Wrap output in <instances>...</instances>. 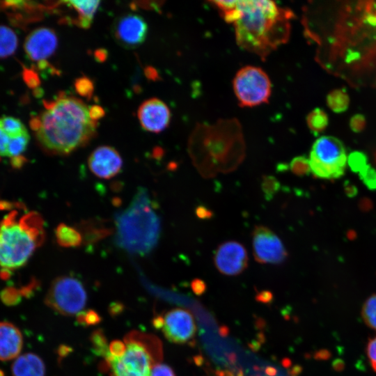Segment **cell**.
<instances>
[{
    "mask_svg": "<svg viewBox=\"0 0 376 376\" xmlns=\"http://www.w3.org/2000/svg\"><path fill=\"white\" fill-rule=\"evenodd\" d=\"M225 21L235 27L237 43L265 59L289 38L293 13L274 1H214Z\"/></svg>",
    "mask_w": 376,
    "mask_h": 376,
    "instance_id": "obj_1",
    "label": "cell"
},
{
    "mask_svg": "<svg viewBox=\"0 0 376 376\" xmlns=\"http://www.w3.org/2000/svg\"><path fill=\"white\" fill-rule=\"evenodd\" d=\"M96 123L82 101L63 95L47 102L45 111L33 118L31 125L45 150L65 155L92 139L96 132Z\"/></svg>",
    "mask_w": 376,
    "mask_h": 376,
    "instance_id": "obj_2",
    "label": "cell"
},
{
    "mask_svg": "<svg viewBox=\"0 0 376 376\" xmlns=\"http://www.w3.org/2000/svg\"><path fill=\"white\" fill-rule=\"evenodd\" d=\"M44 240V222L38 212H10L0 222V269L22 267Z\"/></svg>",
    "mask_w": 376,
    "mask_h": 376,
    "instance_id": "obj_3",
    "label": "cell"
},
{
    "mask_svg": "<svg viewBox=\"0 0 376 376\" xmlns=\"http://www.w3.org/2000/svg\"><path fill=\"white\" fill-rule=\"evenodd\" d=\"M116 242L132 253L146 254L157 245L160 221L148 191H137L129 207L116 217Z\"/></svg>",
    "mask_w": 376,
    "mask_h": 376,
    "instance_id": "obj_4",
    "label": "cell"
},
{
    "mask_svg": "<svg viewBox=\"0 0 376 376\" xmlns=\"http://www.w3.org/2000/svg\"><path fill=\"white\" fill-rule=\"evenodd\" d=\"M308 159L311 171L315 177L323 179L341 177L347 162L344 145L331 136H322L314 142Z\"/></svg>",
    "mask_w": 376,
    "mask_h": 376,
    "instance_id": "obj_5",
    "label": "cell"
},
{
    "mask_svg": "<svg viewBox=\"0 0 376 376\" xmlns=\"http://www.w3.org/2000/svg\"><path fill=\"white\" fill-rule=\"evenodd\" d=\"M125 352L121 361L141 376H150L152 366L162 359L160 341L155 336L132 331L125 339Z\"/></svg>",
    "mask_w": 376,
    "mask_h": 376,
    "instance_id": "obj_6",
    "label": "cell"
},
{
    "mask_svg": "<svg viewBox=\"0 0 376 376\" xmlns=\"http://www.w3.org/2000/svg\"><path fill=\"white\" fill-rule=\"evenodd\" d=\"M87 301L86 289L77 278L61 276L53 281L45 298V304L59 314H79Z\"/></svg>",
    "mask_w": 376,
    "mask_h": 376,
    "instance_id": "obj_7",
    "label": "cell"
},
{
    "mask_svg": "<svg viewBox=\"0 0 376 376\" xmlns=\"http://www.w3.org/2000/svg\"><path fill=\"white\" fill-rule=\"evenodd\" d=\"M233 90L243 107H254L268 101L271 95V81L261 68L245 66L241 68L233 79Z\"/></svg>",
    "mask_w": 376,
    "mask_h": 376,
    "instance_id": "obj_8",
    "label": "cell"
},
{
    "mask_svg": "<svg viewBox=\"0 0 376 376\" xmlns=\"http://www.w3.org/2000/svg\"><path fill=\"white\" fill-rule=\"evenodd\" d=\"M153 326L160 329L165 338L176 344H187L194 340L196 324L193 315L187 310L175 308L162 315L154 318Z\"/></svg>",
    "mask_w": 376,
    "mask_h": 376,
    "instance_id": "obj_9",
    "label": "cell"
},
{
    "mask_svg": "<svg viewBox=\"0 0 376 376\" xmlns=\"http://www.w3.org/2000/svg\"><path fill=\"white\" fill-rule=\"evenodd\" d=\"M253 255L256 261L264 264H281L288 256L281 239L264 226L255 227L252 234Z\"/></svg>",
    "mask_w": 376,
    "mask_h": 376,
    "instance_id": "obj_10",
    "label": "cell"
},
{
    "mask_svg": "<svg viewBox=\"0 0 376 376\" xmlns=\"http://www.w3.org/2000/svg\"><path fill=\"white\" fill-rule=\"evenodd\" d=\"M112 33L114 39L121 46L135 48L146 40L148 25L145 19L136 14H125L119 17L113 23Z\"/></svg>",
    "mask_w": 376,
    "mask_h": 376,
    "instance_id": "obj_11",
    "label": "cell"
},
{
    "mask_svg": "<svg viewBox=\"0 0 376 376\" xmlns=\"http://www.w3.org/2000/svg\"><path fill=\"white\" fill-rule=\"evenodd\" d=\"M214 262L217 269L228 276L242 273L248 265L245 247L236 241H228L220 244L215 251Z\"/></svg>",
    "mask_w": 376,
    "mask_h": 376,
    "instance_id": "obj_12",
    "label": "cell"
},
{
    "mask_svg": "<svg viewBox=\"0 0 376 376\" xmlns=\"http://www.w3.org/2000/svg\"><path fill=\"white\" fill-rule=\"evenodd\" d=\"M58 45L56 33L49 28L40 27L26 38L24 47L27 56L33 61H44L55 52Z\"/></svg>",
    "mask_w": 376,
    "mask_h": 376,
    "instance_id": "obj_13",
    "label": "cell"
},
{
    "mask_svg": "<svg viewBox=\"0 0 376 376\" xmlns=\"http://www.w3.org/2000/svg\"><path fill=\"white\" fill-rule=\"evenodd\" d=\"M88 164L91 172L97 177L109 179L120 172L123 160L115 148L102 146L95 149L91 154Z\"/></svg>",
    "mask_w": 376,
    "mask_h": 376,
    "instance_id": "obj_14",
    "label": "cell"
},
{
    "mask_svg": "<svg viewBox=\"0 0 376 376\" xmlns=\"http://www.w3.org/2000/svg\"><path fill=\"white\" fill-rule=\"evenodd\" d=\"M138 118L141 127L146 131L158 133L169 124L171 112L168 106L157 98L142 103L138 110Z\"/></svg>",
    "mask_w": 376,
    "mask_h": 376,
    "instance_id": "obj_15",
    "label": "cell"
},
{
    "mask_svg": "<svg viewBox=\"0 0 376 376\" xmlns=\"http://www.w3.org/2000/svg\"><path fill=\"white\" fill-rule=\"evenodd\" d=\"M23 347V336L19 329L9 322H0V361L16 359Z\"/></svg>",
    "mask_w": 376,
    "mask_h": 376,
    "instance_id": "obj_16",
    "label": "cell"
},
{
    "mask_svg": "<svg viewBox=\"0 0 376 376\" xmlns=\"http://www.w3.org/2000/svg\"><path fill=\"white\" fill-rule=\"evenodd\" d=\"M13 376H45V365L42 359L32 352L19 355L11 366Z\"/></svg>",
    "mask_w": 376,
    "mask_h": 376,
    "instance_id": "obj_17",
    "label": "cell"
},
{
    "mask_svg": "<svg viewBox=\"0 0 376 376\" xmlns=\"http://www.w3.org/2000/svg\"><path fill=\"white\" fill-rule=\"evenodd\" d=\"M65 3L77 12L79 26L82 28L90 27L100 1H68Z\"/></svg>",
    "mask_w": 376,
    "mask_h": 376,
    "instance_id": "obj_18",
    "label": "cell"
},
{
    "mask_svg": "<svg viewBox=\"0 0 376 376\" xmlns=\"http://www.w3.org/2000/svg\"><path fill=\"white\" fill-rule=\"evenodd\" d=\"M55 236L58 244L66 248L79 246L82 235L75 228L65 224H60L56 228Z\"/></svg>",
    "mask_w": 376,
    "mask_h": 376,
    "instance_id": "obj_19",
    "label": "cell"
},
{
    "mask_svg": "<svg viewBox=\"0 0 376 376\" xmlns=\"http://www.w3.org/2000/svg\"><path fill=\"white\" fill-rule=\"evenodd\" d=\"M30 136L28 131L13 137H10L7 147V157L12 160L13 166H20L24 161L22 155L26 149Z\"/></svg>",
    "mask_w": 376,
    "mask_h": 376,
    "instance_id": "obj_20",
    "label": "cell"
},
{
    "mask_svg": "<svg viewBox=\"0 0 376 376\" xmlns=\"http://www.w3.org/2000/svg\"><path fill=\"white\" fill-rule=\"evenodd\" d=\"M18 45L15 31L4 25H0V58L8 57L14 54Z\"/></svg>",
    "mask_w": 376,
    "mask_h": 376,
    "instance_id": "obj_21",
    "label": "cell"
},
{
    "mask_svg": "<svg viewBox=\"0 0 376 376\" xmlns=\"http://www.w3.org/2000/svg\"><path fill=\"white\" fill-rule=\"evenodd\" d=\"M349 96L344 89H335L327 96L328 107L336 113L346 111L349 106Z\"/></svg>",
    "mask_w": 376,
    "mask_h": 376,
    "instance_id": "obj_22",
    "label": "cell"
},
{
    "mask_svg": "<svg viewBox=\"0 0 376 376\" xmlns=\"http://www.w3.org/2000/svg\"><path fill=\"white\" fill-rule=\"evenodd\" d=\"M102 368H104V370L110 372L112 376H141L128 368L120 358L114 357L111 354L104 359Z\"/></svg>",
    "mask_w": 376,
    "mask_h": 376,
    "instance_id": "obj_23",
    "label": "cell"
},
{
    "mask_svg": "<svg viewBox=\"0 0 376 376\" xmlns=\"http://www.w3.org/2000/svg\"><path fill=\"white\" fill-rule=\"evenodd\" d=\"M328 122L327 114L320 108L313 109L306 117L308 127L316 134L324 131L327 127Z\"/></svg>",
    "mask_w": 376,
    "mask_h": 376,
    "instance_id": "obj_24",
    "label": "cell"
},
{
    "mask_svg": "<svg viewBox=\"0 0 376 376\" xmlns=\"http://www.w3.org/2000/svg\"><path fill=\"white\" fill-rule=\"evenodd\" d=\"M0 127L9 137L19 135L27 131L25 125L19 119L8 116L0 118Z\"/></svg>",
    "mask_w": 376,
    "mask_h": 376,
    "instance_id": "obj_25",
    "label": "cell"
},
{
    "mask_svg": "<svg viewBox=\"0 0 376 376\" xmlns=\"http://www.w3.org/2000/svg\"><path fill=\"white\" fill-rule=\"evenodd\" d=\"M361 316L367 326L376 330V294L369 297L364 302Z\"/></svg>",
    "mask_w": 376,
    "mask_h": 376,
    "instance_id": "obj_26",
    "label": "cell"
},
{
    "mask_svg": "<svg viewBox=\"0 0 376 376\" xmlns=\"http://www.w3.org/2000/svg\"><path fill=\"white\" fill-rule=\"evenodd\" d=\"M94 352L99 356L106 359L109 354V345L102 330L95 331L91 337Z\"/></svg>",
    "mask_w": 376,
    "mask_h": 376,
    "instance_id": "obj_27",
    "label": "cell"
},
{
    "mask_svg": "<svg viewBox=\"0 0 376 376\" xmlns=\"http://www.w3.org/2000/svg\"><path fill=\"white\" fill-rule=\"evenodd\" d=\"M262 191L266 200H271L279 191L281 184L279 180L272 175H265L261 182Z\"/></svg>",
    "mask_w": 376,
    "mask_h": 376,
    "instance_id": "obj_28",
    "label": "cell"
},
{
    "mask_svg": "<svg viewBox=\"0 0 376 376\" xmlns=\"http://www.w3.org/2000/svg\"><path fill=\"white\" fill-rule=\"evenodd\" d=\"M289 168L290 171L297 176L306 175L311 172L309 159L305 156H297L293 158Z\"/></svg>",
    "mask_w": 376,
    "mask_h": 376,
    "instance_id": "obj_29",
    "label": "cell"
},
{
    "mask_svg": "<svg viewBox=\"0 0 376 376\" xmlns=\"http://www.w3.org/2000/svg\"><path fill=\"white\" fill-rule=\"evenodd\" d=\"M347 164L352 171L358 173L368 166L366 156L359 151L352 152L347 157Z\"/></svg>",
    "mask_w": 376,
    "mask_h": 376,
    "instance_id": "obj_30",
    "label": "cell"
},
{
    "mask_svg": "<svg viewBox=\"0 0 376 376\" xmlns=\"http://www.w3.org/2000/svg\"><path fill=\"white\" fill-rule=\"evenodd\" d=\"M360 178L370 189H376V169L369 165L359 173Z\"/></svg>",
    "mask_w": 376,
    "mask_h": 376,
    "instance_id": "obj_31",
    "label": "cell"
},
{
    "mask_svg": "<svg viewBox=\"0 0 376 376\" xmlns=\"http://www.w3.org/2000/svg\"><path fill=\"white\" fill-rule=\"evenodd\" d=\"M77 319L81 324L84 325H94L101 320L100 316L93 310L79 313Z\"/></svg>",
    "mask_w": 376,
    "mask_h": 376,
    "instance_id": "obj_32",
    "label": "cell"
},
{
    "mask_svg": "<svg viewBox=\"0 0 376 376\" xmlns=\"http://www.w3.org/2000/svg\"><path fill=\"white\" fill-rule=\"evenodd\" d=\"M150 376H175V375L170 366L159 362L152 366Z\"/></svg>",
    "mask_w": 376,
    "mask_h": 376,
    "instance_id": "obj_33",
    "label": "cell"
},
{
    "mask_svg": "<svg viewBox=\"0 0 376 376\" xmlns=\"http://www.w3.org/2000/svg\"><path fill=\"white\" fill-rule=\"evenodd\" d=\"M366 354L373 369L376 373V336L369 340L366 347Z\"/></svg>",
    "mask_w": 376,
    "mask_h": 376,
    "instance_id": "obj_34",
    "label": "cell"
},
{
    "mask_svg": "<svg viewBox=\"0 0 376 376\" xmlns=\"http://www.w3.org/2000/svg\"><path fill=\"white\" fill-rule=\"evenodd\" d=\"M350 127L354 132H361L366 127V118L361 114L354 115L350 120Z\"/></svg>",
    "mask_w": 376,
    "mask_h": 376,
    "instance_id": "obj_35",
    "label": "cell"
},
{
    "mask_svg": "<svg viewBox=\"0 0 376 376\" xmlns=\"http://www.w3.org/2000/svg\"><path fill=\"white\" fill-rule=\"evenodd\" d=\"M109 352L111 356L117 358H120L123 356L126 345L120 340H113L109 345Z\"/></svg>",
    "mask_w": 376,
    "mask_h": 376,
    "instance_id": "obj_36",
    "label": "cell"
},
{
    "mask_svg": "<svg viewBox=\"0 0 376 376\" xmlns=\"http://www.w3.org/2000/svg\"><path fill=\"white\" fill-rule=\"evenodd\" d=\"M9 136L0 127V157H7Z\"/></svg>",
    "mask_w": 376,
    "mask_h": 376,
    "instance_id": "obj_37",
    "label": "cell"
},
{
    "mask_svg": "<svg viewBox=\"0 0 376 376\" xmlns=\"http://www.w3.org/2000/svg\"><path fill=\"white\" fill-rule=\"evenodd\" d=\"M191 287L193 290L196 294H201L205 289V285L203 281L200 279H195L192 281Z\"/></svg>",
    "mask_w": 376,
    "mask_h": 376,
    "instance_id": "obj_38",
    "label": "cell"
},
{
    "mask_svg": "<svg viewBox=\"0 0 376 376\" xmlns=\"http://www.w3.org/2000/svg\"><path fill=\"white\" fill-rule=\"evenodd\" d=\"M196 213L198 217L201 219H209L212 215V212L203 206L198 207L196 208Z\"/></svg>",
    "mask_w": 376,
    "mask_h": 376,
    "instance_id": "obj_39",
    "label": "cell"
},
{
    "mask_svg": "<svg viewBox=\"0 0 376 376\" xmlns=\"http://www.w3.org/2000/svg\"><path fill=\"white\" fill-rule=\"evenodd\" d=\"M345 191L348 196H354L357 193L355 186L350 183L345 184Z\"/></svg>",
    "mask_w": 376,
    "mask_h": 376,
    "instance_id": "obj_40",
    "label": "cell"
},
{
    "mask_svg": "<svg viewBox=\"0 0 376 376\" xmlns=\"http://www.w3.org/2000/svg\"><path fill=\"white\" fill-rule=\"evenodd\" d=\"M212 376H241L240 375H235L228 371L219 370L214 373Z\"/></svg>",
    "mask_w": 376,
    "mask_h": 376,
    "instance_id": "obj_41",
    "label": "cell"
},
{
    "mask_svg": "<svg viewBox=\"0 0 376 376\" xmlns=\"http://www.w3.org/2000/svg\"><path fill=\"white\" fill-rule=\"evenodd\" d=\"M0 376H4V373L1 370H0Z\"/></svg>",
    "mask_w": 376,
    "mask_h": 376,
    "instance_id": "obj_42",
    "label": "cell"
},
{
    "mask_svg": "<svg viewBox=\"0 0 376 376\" xmlns=\"http://www.w3.org/2000/svg\"></svg>",
    "mask_w": 376,
    "mask_h": 376,
    "instance_id": "obj_43",
    "label": "cell"
}]
</instances>
